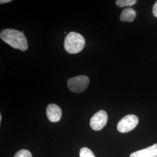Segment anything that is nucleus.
<instances>
[{
	"label": "nucleus",
	"mask_w": 157,
	"mask_h": 157,
	"mask_svg": "<svg viewBox=\"0 0 157 157\" xmlns=\"http://www.w3.org/2000/svg\"><path fill=\"white\" fill-rule=\"evenodd\" d=\"M0 37L4 42L12 47L25 51L28 48L27 39L22 32L12 29L3 30L0 34Z\"/></svg>",
	"instance_id": "nucleus-1"
},
{
	"label": "nucleus",
	"mask_w": 157,
	"mask_h": 157,
	"mask_svg": "<svg viewBox=\"0 0 157 157\" xmlns=\"http://www.w3.org/2000/svg\"><path fill=\"white\" fill-rule=\"evenodd\" d=\"M86 45V41L80 34L71 32L67 34L64 40V48L68 53L78 54L83 50Z\"/></svg>",
	"instance_id": "nucleus-2"
},
{
	"label": "nucleus",
	"mask_w": 157,
	"mask_h": 157,
	"mask_svg": "<svg viewBox=\"0 0 157 157\" xmlns=\"http://www.w3.org/2000/svg\"><path fill=\"white\" fill-rule=\"evenodd\" d=\"M90 83V79L87 76L81 75L69 78L67 81L68 88L75 93H80L86 90Z\"/></svg>",
	"instance_id": "nucleus-3"
},
{
	"label": "nucleus",
	"mask_w": 157,
	"mask_h": 157,
	"mask_svg": "<svg viewBox=\"0 0 157 157\" xmlns=\"http://www.w3.org/2000/svg\"><path fill=\"white\" fill-rule=\"evenodd\" d=\"M139 124V118L135 115H128L122 118L117 124L120 133H128L135 129Z\"/></svg>",
	"instance_id": "nucleus-4"
},
{
	"label": "nucleus",
	"mask_w": 157,
	"mask_h": 157,
	"mask_svg": "<svg viewBox=\"0 0 157 157\" xmlns=\"http://www.w3.org/2000/svg\"><path fill=\"white\" fill-rule=\"evenodd\" d=\"M108 115L104 110L95 113L90 119V125L94 130L98 131L102 129L107 123Z\"/></svg>",
	"instance_id": "nucleus-5"
},
{
	"label": "nucleus",
	"mask_w": 157,
	"mask_h": 157,
	"mask_svg": "<svg viewBox=\"0 0 157 157\" xmlns=\"http://www.w3.org/2000/svg\"><path fill=\"white\" fill-rule=\"evenodd\" d=\"M46 114L50 121L57 122L60 121L62 117V110L56 104H50L47 107Z\"/></svg>",
	"instance_id": "nucleus-6"
},
{
	"label": "nucleus",
	"mask_w": 157,
	"mask_h": 157,
	"mask_svg": "<svg viewBox=\"0 0 157 157\" xmlns=\"http://www.w3.org/2000/svg\"><path fill=\"white\" fill-rule=\"evenodd\" d=\"M129 157H157V144L132 153Z\"/></svg>",
	"instance_id": "nucleus-7"
},
{
	"label": "nucleus",
	"mask_w": 157,
	"mask_h": 157,
	"mask_svg": "<svg viewBox=\"0 0 157 157\" xmlns=\"http://www.w3.org/2000/svg\"><path fill=\"white\" fill-rule=\"evenodd\" d=\"M136 17V12L132 8L124 9L120 15V19L122 22H132Z\"/></svg>",
	"instance_id": "nucleus-8"
},
{
	"label": "nucleus",
	"mask_w": 157,
	"mask_h": 157,
	"mask_svg": "<svg viewBox=\"0 0 157 157\" xmlns=\"http://www.w3.org/2000/svg\"><path fill=\"white\" fill-rule=\"evenodd\" d=\"M137 2L136 0H117L116 1V5L118 7L122 8L125 6H132Z\"/></svg>",
	"instance_id": "nucleus-9"
},
{
	"label": "nucleus",
	"mask_w": 157,
	"mask_h": 157,
	"mask_svg": "<svg viewBox=\"0 0 157 157\" xmlns=\"http://www.w3.org/2000/svg\"><path fill=\"white\" fill-rule=\"evenodd\" d=\"M80 157H95L93 151L87 147H83L80 150Z\"/></svg>",
	"instance_id": "nucleus-10"
},
{
	"label": "nucleus",
	"mask_w": 157,
	"mask_h": 157,
	"mask_svg": "<svg viewBox=\"0 0 157 157\" xmlns=\"http://www.w3.org/2000/svg\"><path fill=\"white\" fill-rule=\"evenodd\" d=\"M13 157H32V155L27 150H21L17 152Z\"/></svg>",
	"instance_id": "nucleus-11"
},
{
	"label": "nucleus",
	"mask_w": 157,
	"mask_h": 157,
	"mask_svg": "<svg viewBox=\"0 0 157 157\" xmlns=\"http://www.w3.org/2000/svg\"><path fill=\"white\" fill-rule=\"evenodd\" d=\"M152 13H153L154 16L157 17V1L155 2V3L154 4V6H153Z\"/></svg>",
	"instance_id": "nucleus-12"
},
{
	"label": "nucleus",
	"mask_w": 157,
	"mask_h": 157,
	"mask_svg": "<svg viewBox=\"0 0 157 157\" xmlns=\"http://www.w3.org/2000/svg\"><path fill=\"white\" fill-rule=\"evenodd\" d=\"M11 0H1L0 1V4H5V3H8L11 2Z\"/></svg>",
	"instance_id": "nucleus-13"
},
{
	"label": "nucleus",
	"mask_w": 157,
	"mask_h": 157,
	"mask_svg": "<svg viewBox=\"0 0 157 157\" xmlns=\"http://www.w3.org/2000/svg\"><path fill=\"white\" fill-rule=\"evenodd\" d=\"M1 120H2V116H1V115H0V122H1Z\"/></svg>",
	"instance_id": "nucleus-14"
}]
</instances>
